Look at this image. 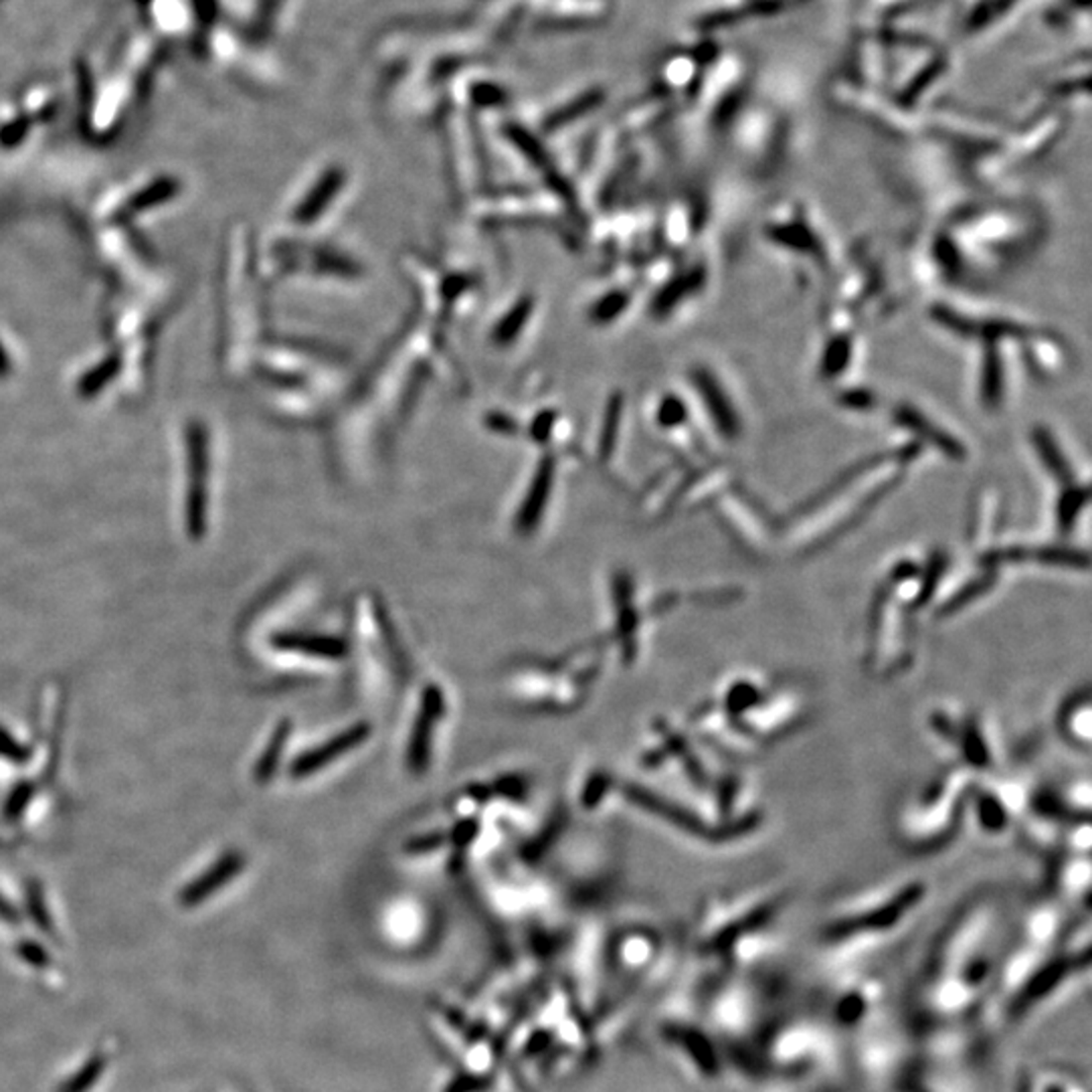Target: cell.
<instances>
[{
    "mask_svg": "<svg viewBox=\"0 0 1092 1092\" xmlns=\"http://www.w3.org/2000/svg\"><path fill=\"white\" fill-rule=\"evenodd\" d=\"M1060 731L1064 739H1068L1074 747L1088 749L1090 745V700L1088 694H1076L1070 702H1066L1062 715H1060Z\"/></svg>",
    "mask_w": 1092,
    "mask_h": 1092,
    "instance_id": "3",
    "label": "cell"
},
{
    "mask_svg": "<svg viewBox=\"0 0 1092 1092\" xmlns=\"http://www.w3.org/2000/svg\"><path fill=\"white\" fill-rule=\"evenodd\" d=\"M546 492H549V475L542 473V475H538V479L534 483V489H532V496H530L528 504L522 510V516H520V526L522 528H530L532 522L538 518L540 508H542V504L546 500Z\"/></svg>",
    "mask_w": 1092,
    "mask_h": 1092,
    "instance_id": "10",
    "label": "cell"
},
{
    "mask_svg": "<svg viewBox=\"0 0 1092 1092\" xmlns=\"http://www.w3.org/2000/svg\"><path fill=\"white\" fill-rule=\"evenodd\" d=\"M278 646L294 652H302L308 656L318 658H342L346 652V646L336 638H324V636H302V634H288L278 638Z\"/></svg>",
    "mask_w": 1092,
    "mask_h": 1092,
    "instance_id": "7",
    "label": "cell"
},
{
    "mask_svg": "<svg viewBox=\"0 0 1092 1092\" xmlns=\"http://www.w3.org/2000/svg\"><path fill=\"white\" fill-rule=\"evenodd\" d=\"M894 419H896V423L910 429L912 433H918L920 437L931 439L935 443V447H939L943 453H947L951 457H961L963 455V445L955 437H951L949 433L945 435L941 431V427H937L933 421H929L918 409L900 407V409L894 411Z\"/></svg>",
    "mask_w": 1092,
    "mask_h": 1092,
    "instance_id": "2",
    "label": "cell"
},
{
    "mask_svg": "<svg viewBox=\"0 0 1092 1092\" xmlns=\"http://www.w3.org/2000/svg\"><path fill=\"white\" fill-rule=\"evenodd\" d=\"M696 383H698V389L702 393V399H706L708 403V409H711V415L713 419L717 421V425L721 427V431L729 437L737 435L739 433V423L735 421V413H733V407L727 399V395L723 393V389H719L717 380L708 374V372H700L696 376Z\"/></svg>",
    "mask_w": 1092,
    "mask_h": 1092,
    "instance_id": "4",
    "label": "cell"
},
{
    "mask_svg": "<svg viewBox=\"0 0 1092 1092\" xmlns=\"http://www.w3.org/2000/svg\"><path fill=\"white\" fill-rule=\"evenodd\" d=\"M997 348V346H995ZM991 344L987 346V354L983 358V399L989 405H997L1003 395V362Z\"/></svg>",
    "mask_w": 1092,
    "mask_h": 1092,
    "instance_id": "8",
    "label": "cell"
},
{
    "mask_svg": "<svg viewBox=\"0 0 1092 1092\" xmlns=\"http://www.w3.org/2000/svg\"><path fill=\"white\" fill-rule=\"evenodd\" d=\"M842 401L846 403V407H860V409H870L874 405V399L870 393L866 391H860V393H846L842 397Z\"/></svg>",
    "mask_w": 1092,
    "mask_h": 1092,
    "instance_id": "13",
    "label": "cell"
},
{
    "mask_svg": "<svg viewBox=\"0 0 1092 1092\" xmlns=\"http://www.w3.org/2000/svg\"><path fill=\"white\" fill-rule=\"evenodd\" d=\"M368 739V727L366 725H356L344 733H340L338 737L330 739L328 743L320 745L318 749L306 753L302 759H298L294 763V777H306L314 771H320L322 767H326L328 763L340 759L342 755H346L348 751L356 749L360 743H364Z\"/></svg>",
    "mask_w": 1092,
    "mask_h": 1092,
    "instance_id": "1",
    "label": "cell"
},
{
    "mask_svg": "<svg viewBox=\"0 0 1092 1092\" xmlns=\"http://www.w3.org/2000/svg\"><path fill=\"white\" fill-rule=\"evenodd\" d=\"M850 358H852V340L848 336L832 338L824 354V364H822L824 374L826 376L840 374L848 366Z\"/></svg>",
    "mask_w": 1092,
    "mask_h": 1092,
    "instance_id": "9",
    "label": "cell"
},
{
    "mask_svg": "<svg viewBox=\"0 0 1092 1092\" xmlns=\"http://www.w3.org/2000/svg\"><path fill=\"white\" fill-rule=\"evenodd\" d=\"M336 185H338V177H336V175L328 177V179L320 185V189L308 199V203H306V207H304V211H302V217H312L314 213H318V211L322 209V205H324V203H322L324 197L330 195V193H334Z\"/></svg>",
    "mask_w": 1092,
    "mask_h": 1092,
    "instance_id": "11",
    "label": "cell"
},
{
    "mask_svg": "<svg viewBox=\"0 0 1092 1092\" xmlns=\"http://www.w3.org/2000/svg\"><path fill=\"white\" fill-rule=\"evenodd\" d=\"M1033 447H1035L1042 463L1054 475V479H1060L1066 485H1076V483H1072V479H1074L1072 477V467H1070L1068 459L1064 457L1062 449L1058 447L1054 435L1048 431V427H1035V431H1033Z\"/></svg>",
    "mask_w": 1092,
    "mask_h": 1092,
    "instance_id": "5",
    "label": "cell"
},
{
    "mask_svg": "<svg viewBox=\"0 0 1092 1092\" xmlns=\"http://www.w3.org/2000/svg\"><path fill=\"white\" fill-rule=\"evenodd\" d=\"M439 713H441V696H439L437 690L431 688L425 694L423 708H421V715H419V723L415 727V735H413V743H411V759H413L417 769H421L423 763H425L427 741H429L433 723L439 719Z\"/></svg>",
    "mask_w": 1092,
    "mask_h": 1092,
    "instance_id": "6",
    "label": "cell"
},
{
    "mask_svg": "<svg viewBox=\"0 0 1092 1092\" xmlns=\"http://www.w3.org/2000/svg\"><path fill=\"white\" fill-rule=\"evenodd\" d=\"M286 737H288V731H286V727H284V733L280 731V733L276 735L269 753H265V757L261 759V763H259V775H263V777H265V775H271V771H274V767H276V761H278V755H280L278 751H280L282 743H286Z\"/></svg>",
    "mask_w": 1092,
    "mask_h": 1092,
    "instance_id": "12",
    "label": "cell"
}]
</instances>
